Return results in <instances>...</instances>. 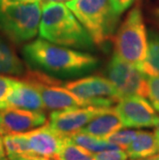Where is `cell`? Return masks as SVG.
I'll list each match as a JSON object with an SVG mask.
<instances>
[{
  "instance_id": "6da1fadb",
  "label": "cell",
  "mask_w": 159,
  "mask_h": 160,
  "mask_svg": "<svg viewBox=\"0 0 159 160\" xmlns=\"http://www.w3.org/2000/svg\"><path fill=\"white\" fill-rule=\"evenodd\" d=\"M26 60L35 67L54 76L72 77L94 69L98 58L88 53L55 45L43 39H36L23 49Z\"/></svg>"
},
{
  "instance_id": "7a4b0ae2",
  "label": "cell",
  "mask_w": 159,
  "mask_h": 160,
  "mask_svg": "<svg viewBox=\"0 0 159 160\" xmlns=\"http://www.w3.org/2000/svg\"><path fill=\"white\" fill-rule=\"evenodd\" d=\"M39 35L55 45L77 49H93L94 42L66 3L49 0L42 2Z\"/></svg>"
},
{
  "instance_id": "3957f363",
  "label": "cell",
  "mask_w": 159,
  "mask_h": 160,
  "mask_svg": "<svg viewBox=\"0 0 159 160\" xmlns=\"http://www.w3.org/2000/svg\"><path fill=\"white\" fill-rule=\"evenodd\" d=\"M39 0H0V31L15 43L33 38L42 18Z\"/></svg>"
},
{
  "instance_id": "277c9868",
  "label": "cell",
  "mask_w": 159,
  "mask_h": 160,
  "mask_svg": "<svg viewBox=\"0 0 159 160\" xmlns=\"http://www.w3.org/2000/svg\"><path fill=\"white\" fill-rule=\"evenodd\" d=\"M66 5L85 27L97 46L113 39L118 28L120 13L110 0H69Z\"/></svg>"
},
{
  "instance_id": "5b68a950",
  "label": "cell",
  "mask_w": 159,
  "mask_h": 160,
  "mask_svg": "<svg viewBox=\"0 0 159 160\" xmlns=\"http://www.w3.org/2000/svg\"><path fill=\"white\" fill-rule=\"evenodd\" d=\"M147 31L141 2L137 1L127 12L112 39L114 53L140 70L146 60Z\"/></svg>"
},
{
  "instance_id": "8992f818",
  "label": "cell",
  "mask_w": 159,
  "mask_h": 160,
  "mask_svg": "<svg viewBox=\"0 0 159 160\" xmlns=\"http://www.w3.org/2000/svg\"><path fill=\"white\" fill-rule=\"evenodd\" d=\"M104 74L117 89L120 99L133 95L148 97V76L116 53L111 57Z\"/></svg>"
},
{
  "instance_id": "52a82bcc",
  "label": "cell",
  "mask_w": 159,
  "mask_h": 160,
  "mask_svg": "<svg viewBox=\"0 0 159 160\" xmlns=\"http://www.w3.org/2000/svg\"><path fill=\"white\" fill-rule=\"evenodd\" d=\"M63 86L87 105L109 108L120 100L117 89L109 79L102 76H90L67 82Z\"/></svg>"
},
{
  "instance_id": "ba28073f",
  "label": "cell",
  "mask_w": 159,
  "mask_h": 160,
  "mask_svg": "<svg viewBox=\"0 0 159 160\" xmlns=\"http://www.w3.org/2000/svg\"><path fill=\"white\" fill-rule=\"evenodd\" d=\"M114 108L126 128L155 127L159 120L153 105L142 96L133 95L121 98Z\"/></svg>"
},
{
  "instance_id": "9c48e42d",
  "label": "cell",
  "mask_w": 159,
  "mask_h": 160,
  "mask_svg": "<svg viewBox=\"0 0 159 160\" xmlns=\"http://www.w3.org/2000/svg\"><path fill=\"white\" fill-rule=\"evenodd\" d=\"M107 108L89 105L53 111L47 125L60 134L70 135L85 127L95 116L102 113Z\"/></svg>"
},
{
  "instance_id": "30bf717a",
  "label": "cell",
  "mask_w": 159,
  "mask_h": 160,
  "mask_svg": "<svg viewBox=\"0 0 159 160\" xmlns=\"http://www.w3.org/2000/svg\"><path fill=\"white\" fill-rule=\"evenodd\" d=\"M46 122L43 112L7 108L0 111V134L27 132L45 125Z\"/></svg>"
},
{
  "instance_id": "8fae6325",
  "label": "cell",
  "mask_w": 159,
  "mask_h": 160,
  "mask_svg": "<svg viewBox=\"0 0 159 160\" xmlns=\"http://www.w3.org/2000/svg\"><path fill=\"white\" fill-rule=\"evenodd\" d=\"M23 133L28 139L32 153L52 160H58L60 152L67 138V135L58 133L47 124Z\"/></svg>"
},
{
  "instance_id": "7c38bea8",
  "label": "cell",
  "mask_w": 159,
  "mask_h": 160,
  "mask_svg": "<svg viewBox=\"0 0 159 160\" xmlns=\"http://www.w3.org/2000/svg\"><path fill=\"white\" fill-rule=\"evenodd\" d=\"M8 108L42 112L45 105L37 88L24 79H18L7 101Z\"/></svg>"
},
{
  "instance_id": "4fadbf2b",
  "label": "cell",
  "mask_w": 159,
  "mask_h": 160,
  "mask_svg": "<svg viewBox=\"0 0 159 160\" xmlns=\"http://www.w3.org/2000/svg\"><path fill=\"white\" fill-rule=\"evenodd\" d=\"M123 127L124 126L119 115L115 111L114 107H110L102 113L95 116L85 127H83L79 131L104 138Z\"/></svg>"
},
{
  "instance_id": "5bb4252c",
  "label": "cell",
  "mask_w": 159,
  "mask_h": 160,
  "mask_svg": "<svg viewBox=\"0 0 159 160\" xmlns=\"http://www.w3.org/2000/svg\"><path fill=\"white\" fill-rule=\"evenodd\" d=\"M126 153L130 160L147 158L159 153V141L155 132L137 130L135 138L126 148Z\"/></svg>"
},
{
  "instance_id": "9a60e30c",
  "label": "cell",
  "mask_w": 159,
  "mask_h": 160,
  "mask_svg": "<svg viewBox=\"0 0 159 160\" xmlns=\"http://www.w3.org/2000/svg\"><path fill=\"white\" fill-rule=\"evenodd\" d=\"M27 68L13 49L0 38V74L24 76Z\"/></svg>"
},
{
  "instance_id": "2e32d148",
  "label": "cell",
  "mask_w": 159,
  "mask_h": 160,
  "mask_svg": "<svg viewBox=\"0 0 159 160\" xmlns=\"http://www.w3.org/2000/svg\"><path fill=\"white\" fill-rule=\"evenodd\" d=\"M141 70L147 76H159V31L153 28L147 31L146 60Z\"/></svg>"
},
{
  "instance_id": "e0dca14e",
  "label": "cell",
  "mask_w": 159,
  "mask_h": 160,
  "mask_svg": "<svg viewBox=\"0 0 159 160\" xmlns=\"http://www.w3.org/2000/svg\"><path fill=\"white\" fill-rule=\"evenodd\" d=\"M70 141L74 144L82 146L85 149L89 150L90 152L97 153L101 151H106V150H118L121 149L119 146L113 144L107 139L102 138L94 137V135L85 133L82 131H77L74 133L68 135Z\"/></svg>"
},
{
  "instance_id": "ac0fdd59",
  "label": "cell",
  "mask_w": 159,
  "mask_h": 160,
  "mask_svg": "<svg viewBox=\"0 0 159 160\" xmlns=\"http://www.w3.org/2000/svg\"><path fill=\"white\" fill-rule=\"evenodd\" d=\"M58 160H95V157L93 152H90L82 146L74 144L67 135Z\"/></svg>"
},
{
  "instance_id": "d6986e66",
  "label": "cell",
  "mask_w": 159,
  "mask_h": 160,
  "mask_svg": "<svg viewBox=\"0 0 159 160\" xmlns=\"http://www.w3.org/2000/svg\"><path fill=\"white\" fill-rule=\"evenodd\" d=\"M137 133V130H135L134 128L125 127V129L121 128L119 130L111 133L110 135L104 138V139L119 146L121 149L126 150V148L130 145V142H132V139L135 138Z\"/></svg>"
},
{
  "instance_id": "ffe728a7",
  "label": "cell",
  "mask_w": 159,
  "mask_h": 160,
  "mask_svg": "<svg viewBox=\"0 0 159 160\" xmlns=\"http://www.w3.org/2000/svg\"><path fill=\"white\" fill-rule=\"evenodd\" d=\"M15 78L4 77L0 74V111L8 108L7 101L12 91L17 83Z\"/></svg>"
},
{
  "instance_id": "44dd1931",
  "label": "cell",
  "mask_w": 159,
  "mask_h": 160,
  "mask_svg": "<svg viewBox=\"0 0 159 160\" xmlns=\"http://www.w3.org/2000/svg\"><path fill=\"white\" fill-rule=\"evenodd\" d=\"M159 113V76H148V97Z\"/></svg>"
},
{
  "instance_id": "7402d4cb",
  "label": "cell",
  "mask_w": 159,
  "mask_h": 160,
  "mask_svg": "<svg viewBox=\"0 0 159 160\" xmlns=\"http://www.w3.org/2000/svg\"><path fill=\"white\" fill-rule=\"evenodd\" d=\"M95 160H128V155L123 149L118 150H106L94 153Z\"/></svg>"
},
{
  "instance_id": "603a6c76",
  "label": "cell",
  "mask_w": 159,
  "mask_h": 160,
  "mask_svg": "<svg viewBox=\"0 0 159 160\" xmlns=\"http://www.w3.org/2000/svg\"><path fill=\"white\" fill-rule=\"evenodd\" d=\"M110 1L113 8L121 15L128 8H130L133 4H135L137 0H110Z\"/></svg>"
},
{
  "instance_id": "cb8c5ba5",
  "label": "cell",
  "mask_w": 159,
  "mask_h": 160,
  "mask_svg": "<svg viewBox=\"0 0 159 160\" xmlns=\"http://www.w3.org/2000/svg\"><path fill=\"white\" fill-rule=\"evenodd\" d=\"M6 153H5V148L4 144H3V138L0 135V160L5 157Z\"/></svg>"
},
{
  "instance_id": "d4e9b609",
  "label": "cell",
  "mask_w": 159,
  "mask_h": 160,
  "mask_svg": "<svg viewBox=\"0 0 159 160\" xmlns=\"http://www.w3.org/2000/svg\"><path fill=\"white\" fill-rule=\"evenodd\" d=\"M137 160H159V153H158V154L153 155V156H150V157L142 158V159H137Z\"/></svg>"
},
{
  "instance_id": "484cf974",
  "label": "cell",
  "mask_w": 159,
  "mask_h": 160,
  "mask_svg": "<svg viewBox=\"0 0 159 160\" xmlns=\"http://www.w3.org/2000/svg\"><path fill=\"white\" fill-rule=\"evenodd\" d=\"M9 160H33L30 158H26V157H22V156H17V157H12Z\"/></svg>"
},
{
  "instance_id": "4316f807",
  "label": "cell",
  "mask_w": 159,
  "mask_h": 160,
  "mask_svg": "<svg viewBox=\"0 0 159 160\" xmlns=\"http://www.w3.org/2000/svg\"><path fill=\"white\" fill-rule=\"evenodd\" d=\"M155 134H156V137H157V138L159 139V120H158V122H157V124H156V126H155Z\"/></svg>"
},
{
  "instance_id": "83f0119b",
  "label": "cell",
  "mask_w": 159,
  "mask_h": 160,
  "mask_svg": "<svg viewBox=\"0 0 159 160\" xmlns=\"http://www.w3.org/2000/svg\"><path fill=\"white\" fill-rule=\"evenodd\" d=\"M155 18H156V22H157V24L159 25V9L158 11H156V12H155Z\"/></svg>"
},
{
  "instance_id": "f1b7e54d",
  "label": "cell",
  "mask_w": 159,
  "mask_h": 160,
  "mask_svg": "<svg viewBox=\"0 0 159 160\" xmlns=\"http://www.w3.org/2000/svg\"><path fill=\"white\" fill-rule=\"evenodd\" d=\"M1 160H8V159H5V158H3V159H1Z\"/></svg>"
},
{
  "instance_id": "f546056e",
  "label": "cell",
  "mask_w": 159,
  "mask_h": 160,
  "mask_svg": "<svg viewBox=\"0 0 159 160\" xmlns=\"http://www.w3.org/2000/svg\"><path fill=\"white\" fill-rule=\"evenodd\" d=\"M158 141H159V139H158Z\"/></svg>"
}]
</instances>
